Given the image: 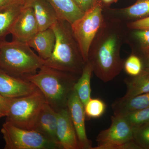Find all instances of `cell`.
I'll list each match as a JSON object with an SVG mask.
<instances>
[{
  "mask_svg": "<svg viewBox=\"0 0 149 149\" xmlns=\"http://www.w3.org/2000/svg\"><path fill=\"white\" fill-rule=\"evenodd\" d=\"M46 102L42 93L37 88L29 95L9 98L6 121L19 128L34 130L38 116Z\"/></svg>",
  "mask_w": 149,
  "mask_h": 149,
  "instance_id": "obj_5",
  "label": "cell"
},
{
  "mask_svg": "<svg viewBox=\"0 0 149 149\" xmlns=\"http://www.w3.org/2000/svg\"><path fill=\"white\" fill-rule=\"evenodd\" d=\"M80 75L43 65L35 74L24 77L42 93L46 102L56 111L66 107L70 94Z\"/></svg>",
  "mask_w": 149,
  "mask_h": 149,
  "instance_id": "obj_3",
  "label": "cell"
},
{
  "mask_svg": "<svg viewBox=\"0 0 149 149\" xmlns=\"http://www.w3.org/2000/svg\"><path fill=\"white\" fill-rule=\"evenodd\" d=\"M53 7L59 19L68 22L70 24L83 16L84 12L74 0H46Z\"/></svg>",
  "mask_w": 149,
  "mask_h": 149,
  "instance_id": "obj_17",
  "label": "cell"
},
{
  "mask_svg": "<svg viewBox=\"0 0 149 149\" xmlns=\"http://www.w3.org/2000/svg\"><path fill=\"white\" fill-rule=\"evenodd\" d=\"M55 42V34L51 27L38 31L27 43L37 52L41 58L45 60L52 55Z\"/></svg>",
  "mask_w": 149,
  "mask_h": 149,
  "instance_id": "obj_15",
  "label": "cell"
},
{
  "mask_svg": "<svg viewBox=\"0 0 149 149\" xmlns=\"http://www.w3.org/2000/svg\"><path fill=\"white\" fill-rule=\"evenodd\" d=\"M123 15L131 19H141L149 16V0H137L136 3L121 10Z\"/></svg>",
  "mask_w": 149,
  "mask_h": 149,
  "instance_id": "obj_21",
  "label": "cell"
},
{
  "mask_svg": "<svg viewBox=\"0 0 149 149\" xmlns=\"http://www.w3.org/2000/svg\"><path fill=\"white\" fill-rule=\"evenodd\" d=\"M9 98L0 94V118L6 116L8 111Z\"/></svg>",
  "mask_w": 149,
  "mask_h": 149,
  "instance_id": "obj_29",
  "label": "cell"
},
{
  "mask_svg": "<svg viewBox=\"0 0 149 149\" xmlns=\"http://www.w3.org/2000/svg\"><path fill=\"white\" fill-rule=\"evenodd\" d=\"M57 112L46 102L38 116L34 130L60 146L57 137Z\"/></svg>",
  "mask_w": 149,
  "mask_h": 149,
  "instance_id": "obj_13",
  "label": "cell"
},
{
  "mask_svg": "<svg viewBox=\"0 0 149 149\" xmlns=\"http://www.w3.org/2000/svg\"><path fill=\"white\" fill-rule=\"evenodd\" d=\"M19 1H23L22 0H0V7Z\"/></svg>",
  "mask_w": 149,
  "mask_h": 149,
  "instance_id": "obj_31",
  "label": "cell"
},
{
  "mask_svg": "<svg viewBox=\"0 0 149 149\" xmlns=\"http://www.w3.org/2000/svg\"><path fill=\"white\" fill-rule=\"evenodd\" d=\"M143 56L142 60L143 65V70L149 71V49L142 50Z\"/></svg>",
  "mask_w": 149,
  "mask_h": 149,
  "instance_id": "obj_30",
  "label": "cell"
},
{
  "mask_svg": "<svg viewBox=\"0 0 149 149\" xmlns=\"http://www.w3.org/2000/svg\"><path fill=\"white\" fill-rule=\"evenodd\" d=\"M39 31L34 11L29 6H24L14 22L10 34L14 40L27 43Z\"/></svg>",
  "mask_w": 149,
  "mask_h": 149,
  "instance_id": "obj_10",
  "label": "cell"
},
{
  "mask_svg": "<svg viewBox=\"0 0 149 149\" xmlns=\"http://www.w3.org/2000/svg\"><path fill=\"white\" fill-rule=\"evenodd\" d=\"M127 26L132 29H149V16L131 22Z\"/></svg>",
  "mask_w": 149,
  "mask_h": 149,
  "instance_id": "obj_27",
  "label": "cell"
},
{
  "mask_svg": "<svg viewBox=\"0 0 149 149\" xmlns=\"http://www.w3.org/2000/svg\"><path fill=\"white\" fill-rule=\"evenodd\" d=\"M133 139L140 149H149V121L133 128Z\"/></svg>",
  "mask_w": 149,
  "mask_h": 149,
  "instance_id": "obj_24",
  "label": "cell"
},
{
  "mask_svg": "<svg viewBox=\"0 0 149 149\" xmlns=\"http://www.w3.org/2000/svg\"><path fill=\"white\" fill-rule=\"evenodd\" d=\"M23 1V2L24 3V4L26 3L27 2H28V1H29L30 0H22Z\"/></svg>",
  "mask_w": 149,
  "mask_h": 149,
  "instance_id": "obj_33",
  "label": "cell"
},
{
  "mask_svg": "<svg viewBox=\"0 0 149 149\" xmlns=\"http://www.w3.org/2000/svg\"><path fill=\"white\" fill-rule=\"evenodd\" d=\"M93 72L92 65L87 61L85 63L82 74L74 85V90L84 106L91 98V81Z\"/></svg>",
  "mask_w": 149,
  "mask_h": 149,
  "instance_id": "obj_20",
  "label": "cell"
},
{
  "mask_svg": "<svg viewBox=\"0 0 149 149\" xmlns=\"http://www.w3.org/2000/svg\"><path fill=\"white\" fill-rule=\"evenodd\" d=\"M1 132L5 149H61L59 144L34 130L23 129L5 122Z\"/></svg>",
  "mask_w": 149,
  "mask_h": 149,
  "instance_id": "obj_7",
  "label": "cell"
},
{
  "mask_svg": "<svg viewBox=\"0 0 149 149\" xmlns=\"http://www.w3.org/2000/svg\"><path fill=\"white\" fill-rule=\"evenodd\" d=\"M24 5L33 9L39 31L51 28L59 19L54 9L46 0H30Z\"/></svg>",
  "mask_w": 149,
  "mask_h": 149,
  "instance_id": "obj_14",
  "label": "cell"
},
{
  "mask_svg": "<svg viewBox=\"0 0 149 149\" xmlns=\"http://www.w3.org/2000/svg\"><path fill=\"white\" fill-rule=\"evenodd\" d=\"M57 112L56 135L63 149H80L77 134L67 107Z\"/></svg>",
  "mask_w": 149,
  "mask_h": 149,
  "instance_id": "obj_12",
  "label": "cell"
},
{
  "mask_svg": "<svg viewBox=\"0 0 149 149\" xmlns=\"http://www.w3.org/2000/svg\"><path fill=\"white\" fill-rule=\"evenodd\" d=\"M134 30L133 36L140 43L142 50L149 49V29Z\"/></svg>",
  "mask_w": 149,
  "mask_h": 149,
  "instance_id": "obj_26",
  "label": "cell"
},
{
  "mask_svg": "<svg viewBox=\"0 0 149 149\" xmlns=\"http://www.w3.org/2000/svg\"><path fill=\"white\" fill-rule=\"evenodd\" d=\"M118 19L106 18L91 44L88 60L96 76L104 83L119 74L124 66L120 49L124 30Z\"/></svg>",
  "mask_w": 149,
  "mask_h": 149,
  "instance_id": "obj_1",
  "label": "cell"
},
{
  "mask_svg": "<svg viewBox=\"0 0 149 149\" xmlns=\"http://www.w3.org/2000/svg\"><path fill=\"white\" fill-rule=\"evenodd\" d=\"M96 141L92 149H140L133 141V128L121 115L111 116L110 126L100 132Z\"/></svg>",
  "mask_w": 149,
  "mask_h": 149,
  "instance_id": "obj_8",
  "label": "cell"
},
{
  "mask_svg": "<svg viewBox=\"0 0 149 149\" xmlns=\"http://www.w3.org/2000/svg\"><path fill=\"white\" fill-rule=\"evenodd\" d=\"M24 6L23 1L0 7V42L5 40L11 27Z\"/></svg>",
  "mask_w": 149,
  "mask_h": 149,
  "instance_id": "obj_16",
  "label": "cell"
},
{
  "mask_svg": "<svg viewBox=\"0 0 149 149\" xmlns=\"http://www.w3.org/2000/svg\"><path fill=\"white\" fill-rule=\"evenodd\" d=\"M67 107L76 131L80 149H93L92 141L86 134L84 106L74 89L68 96Z\"/></svg>",
  "mask_w": 149,
  "mask_h": 149,
  "instance_id": "obj_9",
  "label": "cell"
},
{
  "mask_svg": "<svg viewBox=\"0 0 149 149\" xmlns=\"http://www.w3.org/2000/svg\"><path fill=\"white\" fill-rule=\"evenodd\" d=\"M99 0H74V2L83 12L92 8Z\"/></svg>",
  "mask_w": 149,
  "mask_h": 149,
  "instance_id": "obj_28",
  "label": "cell"
},
{
  "mask_svg": "<svg viewBox=\"0 0 149 149\" xmlns=\"http://www.w3.org/2000/svg\"><path fill=\"white\" fill-rule=\"evenodd\" d=\"M104 3L106 4H110L113 2H116L117 0H102Z\"/></svg>",
  "mask_w": 149,
  "mask_h": 149,
  "instance_id": "obj_32",
  "label": "cell"
},
{
  "mask_svg": "<svg viewBox=\"0 0 149 149\" xmlns=\"http://www.w3.org/2000/svg\"><path fill=\"white\" fill-rule=\"evenodd\" d=\"M124 82L127 90L125 95L120 98L122 100L149 93V71L143 70L138 75L125 78Z\"/></svg>",
  "mask_w": 149,
  "mask_h": 149,
  "instance_id": "obj_18",
  "label": "cell"
},
{
  "mask_svg": "<svg viewBox=\"0 0 149 149\" xmlns=\"http://www.w3.org/2000/svg\"><path fill=\"white\" fill-rule=\"evenodd\" d=\"M44 63L27 43L15 40L0 42V68L11 75L24 78L37 72Z\"/></svg>",
  "mask_w": 149,
  "mask_h": 149,
  "instance_id": "obj_4",
  "label": "cell"
},
{
  "mask_svg": "<svg viewBox=\"0 0 149 149\" xmlns=\"http://www.w3.org/2000/svg\"><path fill=\"white\" fill-rule=\"evenodd\" d=\"M85 116L89 119L97 118L103 115L106 109V105L100 99L91 98L84 106Z\"/></svg>",
  "mask_w": 149,
  "mask_h": 149,
  "instance_id": "obj_23",
  "label": "cell"
},
{
  "mask_svg": "<svg viewBox=\"0 0 149 149\" xmlns=\"http://www.w3.org/2000/svg\"><path fill=\"white\" fill-rule=\"evenodd\" d=\"M123 68L129 75L131 76H136L143 70V63L139 56L131 55L124 62Z\"/></svg>",
  "mask_w": 149,
  "mask_h": 149,
  "instance_id": "obj_25",
  "label": "cell"
},
{
  "mask_svg": "<svg viewBox=\"0 0 149 149\" xmlns=\"http://www.w3.org/2000/svg\"><path fill=\"white\" fill-rule=\"evenodd\" d=\"M37 87L23 78L15 77L0 68V94L8 98L29 95Z\"/></svg>",
  "mask_w": 149,
  "mask_h": 149,
  "instance_id": "obj_11",
  "label": "cell"
},
{
  "mask_svg": "<svg viewBox=\"0 0 149 149\" xmlns=\"http://www.w3.org/2000/svg\"><path fill=\"white\" fill-rule=\"evenodd\" d=\"M56 36L53 52L44 65L63 72L80 75L85 62L73 36L71 24L59 19L51 27Z\"/></svg>",
  "mask_w": 149,
  "mask_h": 149,
  "instance_id": "obj_2",
  "label": "cell"
},
{
  "mask_svg": "<svg viewBox=\"0 0 149 149\" xmlns=\"http://www.w3.org/2000/svg\"><path fill=\"white\" fill-rule=\"evenodd\" d=\"M102 11L100 2L98 1L83 16L71 24L73 36L85 63L88 60L91 44L103 21Z\"/></svg>",
  "mask_w": 149,
  "mask_h": 149,
  "instance_id": "obj_6",
  "label": "cell"
},
{
  "mask_svg": "<svg viewBox=\"0 0 149 149\" xmlns=\"http://www.w3.org/2000/svg\"><path fill=\"white\" fill-rule=\"evenodd\" d=\"M114 115L149 108V93L141 94L128 100L118 98L111 105Z\"/></svg>",
  "mask_w": 149,
  "mask_h": 149,
  "instance_id": "obj_19",
  "label": "cell"
},
{
  "mask_svg": "<svg viewBox=\"0 0 149 149\" xmlns=\"http://www.w3.org/2000/svg\"><path fill=\"white\" fill-rule=\"evenodd\" d=\"M121 115L132 128H136L149 121V108L127 112Z\"/></svg>",
  "mask_w": 149,
  "mask_h": 149,
  "instance_id": "obj_22",
  "label": "cell"
}]
</instances>
